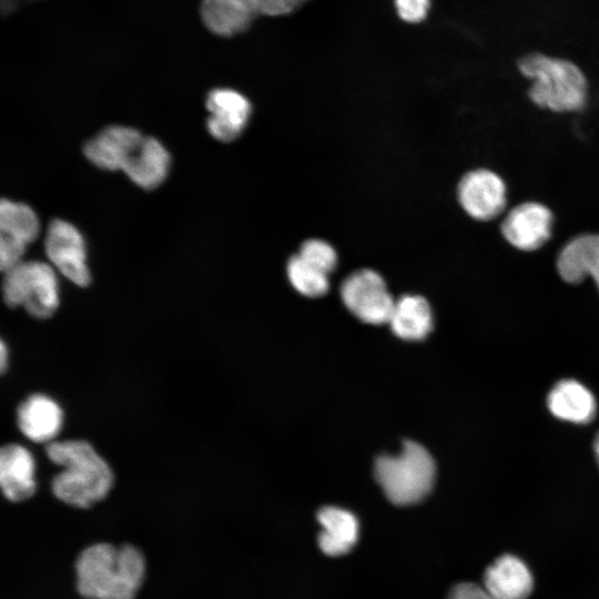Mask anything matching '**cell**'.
Returning <instances> with one entry per match:
<instances>
[{"label":"cell","mask_w":599,"mask_h":599,"mask_svg":"<svg viewBox=\"0 0 599 599\" xmlns=\"http://www.w3.org/2000/svg\"><path fill=\"white\" fill-rule=\"evenodd\" d=\"M75 587L87 599H133L145 572L134 546L99 542L84 548L74 565Z\"/></svg>","instance_id":"obj_1"},{"label":"cell","mask_w":599,"mask_h":599,"mask_svg":"<svg viewBox=\"0 0 599 599\" xmlns=\"http://www.w3.org/2000/svg\"><path fill=\"white\" fill-rule=\"evenodd\" d=\"M49 459L63 469L52 479L54 496L67 505L89 508L103 499L113 485L106 461L84 440L51 441Z\"/></svg>","instance_id":"obj_2"},{"label":"cell","mask_w":599,"mask_h":599,"mask_svg":"<svg viewBox=\"0 0 599 599\" xmlns=\"http://www.w3.org/2000/svg\"><path fill=\"white\" fill-rule=\"evenodd\" d=\"M517 65L531 80L528 97L537 106L558 113L585 109L588 82L573 62L534 52L521 57Z\"/></svg>","instance_id":"obj_3"},{"label":"cell","mask_w":599,"mask_h":599,"mask_svg":"<svg viewBox=\"0 0 599 599\" xmlns=\"http://www.w3.org/2000/svg\"><path fill=\"white\" fill-rule=\"evenodd\" d=\"M374 476L390 502L409 506L429 495L436 466L425 447L406 440L399 454L382 455L375 460Z\"/></svg>","instance_id":"obj_4"},{"label":"cell","mask_w":599,"mask_h":599,"mask_svg":"<svg viewBox=\"0 0 599 599\" xmlns=\"http://www.w3.org/2000/svg\"><path fill=\"white\" fill-rule=\"evenodd\" d=\"M3 300L23 306L35 318L50 317L59 306V285L53 267L44 262H20L4 272Z\"/></svg>","instance_id":"obj_5"},{"label":"cell","mask_w":599,"mask_h":599,"mask_svg":"<svg viewBox=\"0 0 599 599\" xmlns=\"http://www.w3.org/2000/svg\"><path fill=\"white\" fill-rule=\"evenodd\" d=\"M341 297L355 316L368 324L388 323L395 305L382 275L369 268L349 274L341 285Z\"/></svg>","instance_id":"obj_6"},{"label":"cell","mask_w":599,"mask_h":599,"mask_svg":"<svg viewBox=\"0 0 599 599\" xmlns=\"http://www.w3.org/2000/svg\"><path fill=\"white\" fill-rule=\"evenodd\" d=\"M457 199L470 217L491 221L505 211L507 187L496 172L478 167L461 176L457 185Z\"/></svg>","instance_id":"obj_7"},{"label":"cell","mask_w":599,"mask_h":599,"mask_svg":"<svg viewBox=\"0 0 599 599\" xmlns=\"http://www.w3.org/2000/svg\"><path fill=\"white\" fill-rule=\"evenodd\" d=\"M44 248L51 264L68 280L78 286L90 283L85 243L75 226L53 220L47 231Z\"/></svg>","instance_id":"obj_8"},{"label":"cell","mask_w":599,"mask_h":599,"mask_svg":"<svg viewBox=\"0 0 599 599\" xmlns=\"http://www.w3.org/2000/svg\"><path fill=\"white\" fill-rule=\"evenodd\" d=\"M554 214L542 203L528 201L512 207L500 224L502 237L515 248L532 252L551 237Z\"/></svg>","instance_id":"obj_9"},{"label":"cell","mask_w":599,"mask_h":599,"mask_svg":"<svg viewBox=\"0 0 599 599\" xmlns=\"http://www.w3.org/2000/svg\"><path fill=\"white\" fill-rule=\"evenodd\" d=\"M205 105L210 112L207 130L213 138L222 142H231L240 136L252 110L245 95L225 88L212 90Z\"/></svg>","instance_id":"obj_10"},{"label":"cell","mask_w":599,"mask_h":599,"mask_svg":"<svg viewBox=\"0 0 599 599\" xmlns=\"http://www.w3.org/2000/svg\"><path fill=\"white\" fill-rule=\"evenodd\" d=\"M481 586L495 599H528L534 592L535 579L521 558L502 554L486 567Z\"/></svg>","instance_id":"obj_11"},{"label":"cell","mask_w":599,"mask_h":599,"mask_svg":"<svg viewBox=\"0 0 599 599\" xmlns=\"http://www.w3.org/2000/svg\"><path fill=\"white\" fill-rule=\"evenodd\" d=\"M142 133L133 128L111 125L89 140L83 152L95 166L108 170H122L128 159L143 140Z\"/></svg>","instance_id":"obj_12"},{"label":"cell","mask_w":599,"mask_h":599,"mask_svg":"<svg viewBox=\"0 0 599 599\" xmlns=\"http://www.w3.org/2000/svg\"><path fill=\"white\" fill-rule=\"evenodd\" d=\"M556 266L565 282L578 284L591 276L599 290V233H583L569 240L561 247Z\"/></svg>","instance_id":"obj_13"},{"label":"cell","mask_w":599,"mask_h":599,"mask_svg":"<svg viewBox=\"0 0 599 599\" xmlns=\"http://www.w3.org/2000/svg\"><path fill=\"white\" fill-rule=\"evenodd\" d=\"M35 463L31 453L18 444H9L0 451V485L10 501H22L35 491Z\"/></svg>","instance_id":"obj_14"},{"label":"cell","mask_w":599,"mask_h":599,"mask_svg":"<svg viewBox=\"0 0 599 599\" xmlns=\"http://www.w3.org/2000/svg\"><path fill=\"white\" fill-rule=\"evenodd\" d=\"M321 531L317 540L319 549L327 556L339 557L348 554L359 538V521L354 512L337 506H325L317 511Z\"/></svg>","instance_id":"obj_15"},{"label":"cell","mask_w":599,"mask_h":599,"mask_svg":"<svg viewBox=\"0 0 599 599\" xmlns=\"http://www.w3.org/2000/svg\"><path fill=\"white\" fill-rule=\"evenodd\" d=\"M63 423L61 407L52 398L34 394L18 408V426L22 434L35 443L52 440Z\"/></svg>","instance_id":"obj_16"},{"label":"cell","mask_w":599,"mask_h":599,"mask_svg":"<svg viewBox=\"0 0 599 599\" xmlns=\"http://www.w3.org/2000/svg\"><path fill=\"white\" fill-rule=\"evenodd\" d=\"M170 162V154L162 143L155 138L144 136L122 171L140 187L153 190L165 180Z\"/></svg>","instance_id":"obj_17"},{"label":"cell","mask_w":599,"mask_h":599,"mask_svg":"<svg viewBox=\"0 0 599 599\" xmlns=\"http://www.w3.org/2000/svg\"><path fill=\"white\" fill-rule=\"evenodd\" d=\"M547 405L554 416L575 424L590 423L597 412L592 393L575 379L558 382L548 394Z\"/></svg>","instance_id":"obj_18"},{"label":"cell","mask_w":599,"mask_h":599,"mask_svg":"<svg viewBox=\"0 0 599 599\" xmlns=\"http://www.w3.org/2000/svg\"><path fill=\"white\" fill-rule=\"evenodd\" d=\"M388 324L403 339L425 338L433 328V314L428 302L418 295H404L395 301Z\"/></svg>","instance_id":"obj_19"},{"label":"cell","mask_w":599,"mask_h":599,"mask_svg":"<svg viewBox=\"0 0 599 599\" xmlns=\"http://www.w3.org/2000/svg\"><path fill=\"white\" fill-rule=\"evenodd\" d=\"M200 14L212 33L232 37L245 31L256 13L224 0H202Z\"/></svg>","instance_id":"obj_20"},{"label":"cell","mask_w":599,"mask_h":599,"mask_svg":"<svg viewBox=\"0 0 599 599\" xmlns=\"http://www.w3.org/2000/svg\"><path fill=\"white\" fill-rule=\"evenodd\" d=\"M39 220L31 207L3 199L0 205L1 234L31 243L39 234Z\"/></svg>","instance_id":"obj_21"},{"label":"cell","mask_w":599,"mask_h":599,"mask_svg":"<svg viewBox=\"0 0 599 599\" xmlns=\"http://www.w3.org/2000/svg\"><path fill=\"white\" fill-rule=\"evenodd\" d=\"M286 273L293 287L305 296L318 297L328 291V275L306 263L297 254L288 260Z\"/></svg>","instance_id":"obj_22"},{"label":"cell","mask_w":599,"mask_h":599,"mask_svg":"<svg viewBox=\"0 0 599 599\" xmlns=\"http://www.w3.org/2000/svg\"><path fill=\"white\" fill-rule=\"evenodd\" d=\"M297 255L309 265L329 274L337 264V253L326 241L321 238H308L300 247Z\"/></svg>","instance_id":"obj_23"},{"label":"cell","mask_w":599,"mask_h":599,"mask_svg":"<svg viewBox=\"0 0 599 599\" xmlns=\"http://www.w3.org/2000/svg\"><path fill=\"white\" fill-rule=\"evenodd\" d=\"M27 248V244L13 237L0 234V267L4 273L18 263Z\"/></svg>","instance_id":"obj_24"},{"label":"cell","mask_w":599,"mask_h":599,"mask_svg":"<svg viewBox=\"0 0 599 599\" xmlns=\"http://www.w3.org/2000/svg\"><path fill=\"white\" fill-rule=\"evenodd\" d=\"M429 2L430 0H395V7L402 20L416 23L427 16Z\"/></svg>","instance_id":"obj_25"},{"label":"cell","mask_w":599,"mask_h":599,"mask_svg":"<svg viewBox=\"0 0 599 599\" xmlns=\"http://www.w3.org/2000/svg\"><path fill=\"white\" fill-rule=\"evenodd\" d=\"M308 0H254L257 13L266 16H284L293 12Z\"/></svg>","instance_id":"obj_26"},{"label":"cell","mask_w":599,"mask_h":599,"mask_svg":"<svg viewBox=\"0 0 599 599\" xmlns=\"http://www.w3.org/2000/svg\"><path fill=\"white\" fill-rule=\"evenodd\" d=\"M447 599H495L483 586L475 582L456 583L448 592Z\"/></svg>","instance_id":"obj_27"},{"label":"cell","mask_w":599,"mask_h":599,"mask_svg":"<svg viewBox=\"0 0 599 599\" xmlns=\"http://www.w3.org/2000/svg\"><path fill=\"white\" fill-rule=\"evenodd\" d=\"M224 1L243 7L257 14L254 0H224Z\"/></svg>","instance_id":"obj_28"},{"label":"cell","mask_w":599,"mask_h":599,"mask_svg":"<svg viewBox=\"0 0 599 599\" xmlns=\"http://www.w3.org/2000/svg\"><path fill=\"white\" fill-rule=\"evenodd\" d=\"M8 365V349L3 341H1L0 348V366L1 370L4 372Z\"/></svg>","instance_id":"obj_29"},{"label":"cell","mask_w":599,"mask_h":599,"mask_svg":"<svg viewBox=\"0 0 599 599\" xmlns=\"http://www.w3.org/2000/svg\"><path fill=\"white\" fill-rule=\"evenodd\" d=\"M593 451L596 455V460L599 466V433L596 435L595 441H593Z\"/></svg>","instance_id":"obj_30"}]
</instances>
